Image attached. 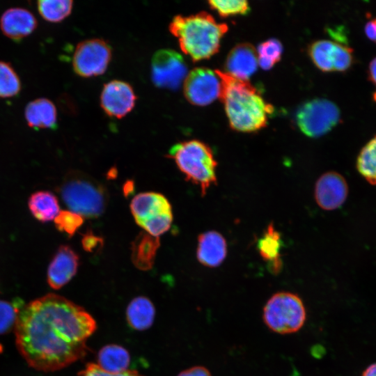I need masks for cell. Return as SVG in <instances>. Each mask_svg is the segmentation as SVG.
Masks as SVG:
<instances>
[{"label":"cell","mask_w":376,"mask_h":376,"mask_svg":"<svg viewBox=\"0 0 376 376\" xmlns=\"http://www.w3.org/2000/svg\"><path fill=\"white\" fill-rule=\"evenodd\" d=\"M27 125L34 129L55 128L57 110L49 99L40 97L29 102L24 109Z\"/></svg>","instance_id":"d6986e66"},{"label":"cell","mask_w":376,"mask_h":376,"mask_svg":"<svg viewBox=\"0 0 376 376\" xmlns=\"http://www.w3.org/2000/svg\"><path fill=\"white\" fill-rule=\"evenodd\" d=\"M258 65V55L254 47L249 43H240L228 53L225 62V72L237 79L248 81L256 71Z\"/></svg>","instance_id":"e0dca14e"},{"label":"cell","mask_w":376,"mask_h":376,"mask_svg":"<svg viewBox=\"0 0 376 376\" xmlns=\"http://www.w3.org/2000/svg\"><path fill=\"white\" fill-rule=\"evenodd\" d=\"M169 29L178 39L182 52L197 62L210 58L218 52L228 27L203 11L187 16H175Z\"/></svg>","instance_id":"3957f363"},{"label":"cell","mask_w":376,"mask_h":376,"mask_svg":"<svg viewBox=\"0 0 376 376\" xmlns=\"http://www.w3.org/2000/svg\"><path fill=\"white\" fill-rule=\"evenodd\" d=\"M220 88V79L215 71L204 67L191 70L183 82L185 98L196 106L208 105L219 98Z\"/></svg>","instance_id":"8fae6325"},{"label":"cell","mask_w":376,"mask_h":376,"mask_svg":"<svg viewBox=\"0 0 376 376\" xmlns=\"http://www.w3.org/2000/svg\"><path fill=\"white\" fill-rule=\"evenodd\" d=\"M155 312L150 299L144 296H138L132 299L127 306L126 320L130 328L144 331L152 325Z\"/></svg>","instance_id":"44dd1931"},{"label":"cell","mask_w":376,"mask_h":376,"mask_svg":"<svg viewBox=\"0 0 376 376\" xmlns=\"http://www.w3.org/2000/svg\"><path fill=\"white\" fill-rule=\"evenodd\" d=\"M368 77L372 83L376 86V57L369 64Z\"/></svg>","instance_id":"d590c367"},{"label":"cell","mask_w":376,"mask_h":376,"mask_svg":"<svg viewBox=\"0 0 376 376\" xmlns=\"http://www.w3.org/2000/svg\"><path fill=\"white\" fill-rule=\"evenodd\" d=\"M357 166L369 183L376 185V136L362 148L357 157Z\"/></svg>","instance_id":"484cf974"},{"label":"cell","mask_w":376,"mask_h":376,"mask_svg":"<svg viewBox=\"0 0 376 376\" xmlns=\"http://www.w3.org/2000/svg\"><path fill=\"white\" fill-rule=\"evenodd\" d=\"M81 244L85 251L94 252L98 251L103 246V240L91 231L88 230L83 235Z\"/></svg>","instance_id":"d6a6232c"},{"label":"cell","mask_w":376,"mask_h":376,"mask_svg":"<svg viewBox=\"0 0 376 376\" xmlns=\"http://www.w3.org/2000/svg\"><path fill=\"white\" fill-rule=\"evenodd\" d=\"M133 182L131 181H127L124 185V192L125 194H130V192L133 191Z\"/></svg>","instance_id":"74e56055"},{"label":"cell","mask_w":376,"mask_h":376,"mask_svg":"<svg viewBox=\"0 0 376 376\" xmlns=\"http://www.w3.org/2000/svg\"><path fill=\"white\" fill-rule=\"evenodd\" d=\"M178 376H212L207 368L201 366H196L180 372Z\"/></svg>","instance_id":"836d02e7"},{"label":"cell","mask_w":376,"mask_h":376,"mask_svg":"<svg viewBox=\"0 0 376 376\" xmlns=\"http://www.w3.org/2000/svg\"><path fill=\"white\" fill-rule=\"evenodd\" d=\"M281 246V235L274 224H270L259 239L257 249L263 259L267 262L269 270L274 274L279 273L282 268L280 253Z\"/></svg>","instance_id":"ffe728a7"},{"label":"cell","mask_w":376,"mask_h":376,"mask_svg":"<svg viewBox=\"0 0 376 376\" xmlns=\"http://www.w3.org/2000/svg\"><path fill=\"white\" fill-rule=\"evenodd\" d=\"M347 192L344 178L338 173L327 172L322 175L315 184V198L321 208L332 210L343 205Z\"/></svg>","instance_id":"5bb4252c"},{"label":"cell","mask_w":376,"mask_h":376,"mask_svg":"<svg viewBox=\"0 0 376 376\" xmlns=\"http://www.w3.org/2000/svg\"><path fill=\"white\" fill-rule=\"evenodd\" d=\"M159 245V237L145 231L140 233L132 244V260L134 266L141 270L151 269Z\"/></svg>","instance_id":"7402d4cb"},{"label":"cell","mask_w":376,"mask_h":376,"mask_svg":"<svg viewBox=\"0 0 376 376\" xmlns=\"http://www.w3.org/2000/svg\"><path fill=\"white\" fill-rule=\"evenodd\" d=\"M263 319L266 326L279 334L298 331L304 324L306 311L302 299L290 292L274 294L263 308Z\"/></svg>","instance_id":"8992f818"},{"label":"cell","mask_w":376,"mask_h":376,"mask_svg":"<svg viewBox=\"0 0 376 376\" xmlns=\"http://www.w3.org/2000/svg\"><path fill=\"white\" fill-rule=\"evenodd\" d=\"M208 3L210 7L222 17L245 15L250 10L248 2L244 0H210Z\"/></svg>","instance_id":"f1b7e54d"},{"label":"cell","mask_w":376,"mask_h":376,"mask_svg":"<svg viewBox=\"0 0 376 376\" xmlns=\"http://www.w3.org/2000/svg\"><path fill=\"white\" fill-rule=\"evenodd\" d=\"M97 364L110 373H120L129 370L131 357L127 349L117 344L103 346L97 352Z\"/></svg>","instance_id":"603a6c76"},{"label":"cell","mask_w":376,"mask_h":376,"mask_svg":"<svg viewBox=\"0 0 376 376\" xmlns=\"http://www.w3.org/2000/svg\"><path fill=\"white\" fill-rule=\"evenodd\" d=\"M167 157L175 162L187 180L199 187L202 196L217 184V162L206 143L196 139L177 143Z\"/></svg>","instance_id":"5b68a950"},{"label":"cell","mask_w":376,"mask_h":376,"mask_svg":"<svg viewBox=\"0 0 376 376\" xmlns=\"http://www.w3.org/2000/svg\"><path fill=\"white\" fill-rule=\"evenodd\" d=\"M308 55L315 66L323 72H344L353 63L352 49L339 42L319 40L308 49Z\"/></svg>","instance_id":"7c38bea8"},{"label":"cell","mask_w":376,"mask_h":376,"mask_svg":"<svg viewBox=\"0 0 376 376\" xmlns=\"http://www.w3.org/2000/svg\"><path fill=\"white\" fill-rule=\"evenodd\" d=\"M73 1L70 0H40L37 8L40 16L49 22H60L72 12Z\"/></svg>","instance_id":"d4e9b609"},{"label":"cell","mask_w":376,"mask_h":376,"mask_svg":"<svg viewBox=\"0 0 376 376\" xmlns=\"http://www.w3.org/2000/svg\"><path fill=\"white\" fill-rule=\"evenodd\" d=\"M226 254L227 243L221 233L210 230L199 235L196 257L203 265L217 267L224 260Z\"/></svg>","instance_id":"ac0fdd59"},{"label":"cell","mask_w":376,"mask_h":376,"mask_svg":"<svg viewBox=\"0 0 376 376\" xmlns=\"http://www.w3.org/2000/svg\"><path fill=\"white\" fill-rule=\"evenodd\" d=\"M14 329L17 348L29 366L54 372L86 356L97 323L81 306L49 293L19 310Z\"/></svg>","instance_id":"6da1fadb"},{"label":"cell","mask_w":376,"mask_h":376,"mask_svg":"<svg viewBox=\"0 0 376 376\" xmlns=\"http://www.w3.org/2000/svg\"><path fill=\"white\" fill-rule=\"evenodd\" d=\"M136 224L155 237L166 233L173 221L172 209L167 198L157 192H143L135 196L130 203Z\"/></svg>","instance_id":"52a82bcc"},{"label":"cell","mask_w":376,"mask_h":376,"mask_svg":"<svg viewBox=\"0 0 376 376\" xmlns=\"http://www.w3.org/2000/svg\"><path fill=\"white\" fill-rule=\"evenodd\" d=\"M38 22L28 9L13 7L3 12L0 18V29L8 38L19 40L32 33L37 28Z\"/></svg>","instance_id":"2e32d148"},{"label":"cell","mask_w":376,"mask_h":376,"mask_svg":"<svg viewBox=\"0 0 376 376\" xmlns=\"http://www.w3.org/2000/svg\"><path fill=\"white\" fill-rule=\"evenodd\" d=\"M256 52L258 65L267 70L281 60L283 45L279 40L271 38L260 44Z\"/></svg>","instance_id":"83f0119b"},{"label":"cell","mask_w":376,"mask_h":376,"mask_svg":"<svg viewBox=\"0 0 376 376\" xmlns=\"http://www.w3.org/2000/svg\"><path fill=\"white\" fill-rule=\"evenodd\" d=\"M187 74V64L176 51L162 49L154 54L151 60V78L157 87L177 90Z\"/></svg>","instance_id":"30bf717a"},{"label":"cell","mask_w":376,"mask_h":376,"mask_svg":"<svg viewBox=\"0 0 376 376\" xmlns=\"http://www.w3.org/2000/svg\"><path fill=\"white\" fill-rule=\"evenodd\" d=\"M56 228L72 237L84 222V217L70 210H61L54 219Z\"/></svg>","instance_id":"f546056e"},{"label":"cell","mask_w":376,"mask_h":376,"mask_svg":"<svg viewBox=\"0 0 376 376\" xmlns=\"http://www.w3.org/2000/svg\"><path fill=\"white\" fill-rule=\"evenodd\" d=\"M58 191L70 211L88 219L102 215L109 201L106 187L89 175L78 171L68 172Z\"/></svg>","instance_id":"277c9868"},{"label":"cell","mask_w":376,"mask_h":376,"mask_svg":"<svg viewBox=\"0 0 376 376\" xmlns=\"http://www.w3.org/2000/svg\"><path fill=\"white\" fill-rule=\"evenodd\" d=\"M19 310L10 302L0 300V334L15 328Z\"/></svg>","instance_id":"4dcf8cb0"},{"label":"cell","mask_w":376,"mask_h":376,"mask_svg":"<svg viewBox=\"0 0 376 376\" xmlns=\"http://www.w3.org/2000/svg\"><path fill=\"white\" fill-rule=\"evenodd\" d=\"M361 376H376V363L368 366L363 370Z\"/></svg>","instance_id":"8d00e7d4"},{"label":"cell","mask_w":376,"mask_h":376,"mask_svg":"<svg viewBox=\"0 0 376 376\" xmlns=\"http://www.w3.org/2000/svg\"><path fill=\"white\" fill-rule=\"evenodd\" d=\"M219 98L224 106L230 127L237 132H254L266 127L273 107L249 81L237 79L219 70Z\"/></svg>","instance_id":"7a4b0ae2"},{"label":"cell","mask_w":376,"mask_h":376,"mask_svg":"<svg viewBox=\"0 0 376 376\" xmlns=\"http://www.w3.org/2000/svg\"><path fill=\"white\" fill-rule=\"evenodd\" d=\"M340 119L338 107L330 100L320 98L304 103L295 115L297 127L310 137H319L327 134Z\"/></svg>","instance_id":"ba28073f"},{"label":"cell","mask_w":376,"mask_h":376,"mask_svg":"<svg viewBox=\"0 0 376 376\" xmlns=\"http://www.w3.org/2000/svg\"><path fill=\"white\" fill-rule=\"evenodd\" d=\"M79 258L77 253L68 245L58 247L47 269L49 285L58 290L66 285L76 274Z\"/></svg>","instance_id":"9a60e30c"},{"label":"cell","mask_w":376,"mask_h":376,"mask_svg":"<svg viewBox=\"0 0 376 376\" xmlns=\"http://www.w3.org/2000/svg\"><path fill=\"white\" fill-rule=\"evenodd\" d=\"M364 32L368 39L376 43V17L367 22Z\"/></svg>","instance_id":"e575fe53"},{"label":"cell","mask_w":376,"mask_h":376,"mask_svg":"<svg viewBox=\"0 0 376 376\" xmlns=\"http://www.w3.org/2000/svg\"><path fill=\"white\" fill-rule=\"evenodd\" d=\"M111 58V49L104 40L98 38L80 42L76 46L72 57L75 72L81 77L102 75Z\"/></svg>","instance_id":"9c48e42d"},{"label":"cell","mask_w":376,"mask_h":376,"mask_svg":"<svg viewBox=\"0 0 376 376\" xmlns=\"http://www.w3.org/2000/svg\"><path fill=\"white\" fill-rule=\"evenodd\" d=\"M78 376H140L135 370H127L120 373H110L103 370L97 363H88L78 373Z\"/></svg>","instance_id":"1f68e13d"},{"label":"cell","mask_w":376,"mask_h":376,"mask_svg":"<svg viewBox=\"0 0 376 376\" xmlns=\"http://www.w3.org/2000/svg\"><path fill=\"white\" fill-rule=\"evenodd\" d=\"M136 96L132 87L127 82L112 80L103 86L100 95V105L109 116L121 118L134 107Z\"/></svg>","instance_id":"4fadbf2b"},{"label":"cell","mask_w":376,"mask_h":376,"mask_svg":"<svg viewBox=\"0 0 376 376\" xmlns=\"http://www.w3.org/2000/svg\"><path fill=\"white\" fill-rule=\"evenodd\" d=\"M28 205L32 215L40 222L54 220L60 212L57 198L48 191H38L32 194L29 198Z\"/></svg>","instance_id":"cb8c5ba5"},{"label":"cell","mask_w":376,"mask_h":376,"mask_svg":"<svg viewBox=\"0 0 376 376\" xmlns=\"http://www.w3.org/2000/svg\"><path fill=\"white\" fill-rule=\"evenodd\" d=\"M22 88L16 71L8 62L0 61V98L16 96Z\"/></svg>","instance_id":"4316f807"}]
</instances>
